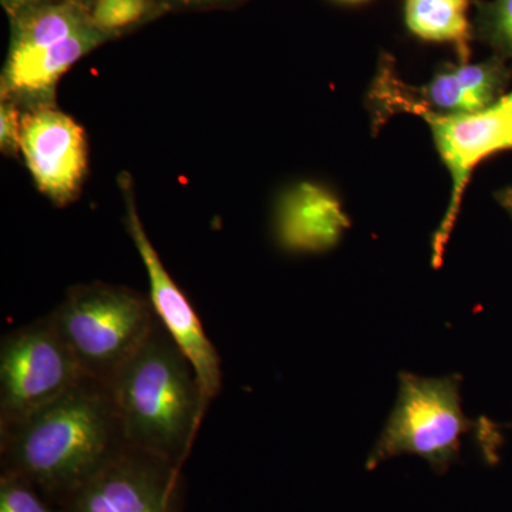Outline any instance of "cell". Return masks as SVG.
I'll return each instance as SVG.
<instances>
[{
  "label": "cell",
  "mask_w": 512,
  "mask_h": 512,
  "mask_svg": "<svg viewBox=\"0 0 512 512\" xmlns=\"http://www.w3.org/2000/svg\"><path fill=\"white\" fill-rule=\"evenodd\" d=\"M124 444L109 387L83 376L56 399L0 426V466L62 508Z\"/></svg>",
  "instance_id": "cell-1"
},
{
  "label": "cell",
  "mask_w": 512,
  "mask_h": 512,
  "mask_svg": "<svg viewBox=\"0 0 512 512\" xmlns=\"http://www.w3.org/2000/svg\"><path fill=\"white\" fill-rule=\"evenodd\" d=\"M106 384L127 446L183 468L211 403L160 319Z\"/></svg>",
  "instance_id": "cell-2"
},
{
  "label": "cell",
  "mask_w": 512,
  "mask_h": 512,
  "mask_svg": "<svg viewBox=\"0 0 512 512\" xmlns=\"http://www.w3.org/2000/svg\"><path fill=\"white\" fill-rule=\"evenodd\" d=\"M84 376L107 383L156 322L150 296L106 282L70 286L50 312Z\"/></svg>",
  "instance_id": "cell-3"
},
{
  "label": "cell",
  "mask_w": 512,
  "mask_h": 512,
  "mask_svg": "<svg viewBox=\"0 0 512 512\" xmlns=\"http://www.w3.org/2000/svg\"><path fill=\"white\" fill-rule=\"evenodd\" d=\"M461 376L399 375L396 404L367 460L373 468L387 458L419 456L446 468L460 453L463 436L473 427L461 404Z\"/></svg>",
  "instance_id": "cell-4"
},
{
  "label": "cell",
  "mask_w": 512,
  "mask_h": 512,
  "mask_svg": "<svg viewBox=\"0 0 512 512\" xmlns=\"http://www.w3.org/2000/svg\"><path fill=\"white\" fill-rule=\"evenodd\" d=\"M512 66L500 56L478 63H446L429 83L412 86L397 74L390 55L380 57L366 107L375 134L397 114L476 113L493 106L510 92Z\"/></svg>",
  "instance_id": "cell-5"
},
{
  "label": "cell",
  "mask_w": 512,
  "mask_h": 512,
  "mask_svg": "<svg viewBox=\"0 0 512 512\" xmlns=\"http://www.w3.org/2000/svg\"><path fill=\"white\" fill-rule=\"evenodd\" d=\"M83 376L50 313L6 333L0 342V426L56 399Z\"/></svg>",
  "instance_id": "cell-6"
},
{
  "label": "cell",
  "mask_w": 512,
  "mask_h": 512,
  "mask_svg": "<svg viewBox=\"0 0 512 512\" xmlns=\"http://www.w3.org/2000/svg\"><path fill=\"white\" fill-rule=\"evenodd\" d=\"M419 117L429 126L451 178L450 201L431 244V264L440 268L471 175L483 161L512 150V89L493 106L476 113H421Z\"/></svg>",
  "instance_id": "cell-7"
},
{
  "label": "cell",
  "mask_w": 512,
  "mask_h": 512,
  "mask_svg": "<svg viewBox=\"0 0 512 512\" xmlns=\"http://www.w3.org/2000/svg\"><path fill=\"white\" fill-rule=\"evenodd\" d=\"M183 468L124 444L62 505L64 512H181Z\"/></svg>",
  "instance_id": "cell-8"
},
{
  "label": "cell",
  "mask_w": 512,
  "mask_h": 512,
  "mask_svg": "<svg viewBox=\"0 0 512 512\" xmlns=\"http://www.w3.org/2000/svg\"><path fill=\"white\" fill-rule=\"evenodd\" d=\"M119 185L126 211L124 224L141 261L146 266L150 286L148 296L153 303L154 312L185 356L191 360L197 370L202 390L211 403L221 392V357L205 333L200 316L192 308L180 286L175 284L174 279L168 274L157 249L148 238L143 221L138 215L136 191L131 175L121 173Z\"/></svg>",
  "instance_id": "cell-9"
},
{
  "label": "cell",
  "mask_w": 512,
  "mask_h": 512,
  "mask_svg": "<svg viewBox=\"0 0 512 512\" xmlns=\"http://www.w3.org/2000/svg\"><path fill=\"white\" fill-rule=\"evenodd\" d=\"M20 154L37 190L53 205L77 201L89 171V144L72 116L56 106L25 111Z\"/></svg>",
  "instance_id": "cell-10"
},
{
  "label": "cell",
  "mask_w": 512,
  "mask_h": 512,
  "mask_svg": "<svg viewBox=\"0 0 512 512\" xmlns=\"http://www.w3.org/2000/svg\"><path fill=\"white\" fill-rule=\"evenodd\" d=\"M109 40L92 23L60 42L6 56L0 76V99L18 104L23 113L56 106V87L63 74Z\"/></svg>",
  "instance_id": "cell-11"
},
{
  "label": "cell",
  "mask_w": 512,
  "mask_h": 512,
  "mask_svg": "<svg viewBox=\"0 0 512 512\" xmlns=\"http://www.w3.org/2000/svg\"><path fill=\"white\" fill-rule=\"evenodd\" d=\"M350 228L342 202L328 188L301 181L282 192L276 202V244L289 254H325L338 247Z\"/></svg>",
  "instance_id": "cell-12"
},
{
  "label": "cell",
  "mask_w": 512,
  "mask_h": 512,
  "mask_svg": "<svg viewBox=\"0 0 512 512\" xmlns=\"http://www.w3.org/2000/svg\"><path fill=\"white\" fill-rule=\"evenodd\" d=\"M470 0H404V23L417 39L453 45L458 62L468 63L474 26Z\"/></svg>",
  "instance_id": "cell-13"
},
{
  "label": "cell",
  "mask_w": 512,
  "mask_h": 512,
  "mask_svg": "<svg viewBox=\"0 0 512 512\" xmlns=\"http://www.w3.org/2000/svg\"><path fill=\"white\" fill-rule=\"evenodd\" d=\"M87 10L94 28L110 40L164 12L154 0H93Z\"/></svg>",
  "instance_id": "cell-14"
},
{
  "label": "cell",
  "mask_w": 512,
  "mask_h": 512,
  "mask_svg": "<svg viewBox=\"0 0 512 512\" xmlns=\"http://www.w3.org/2000/svg\"><path fill=\"white\" fill-rule=\"evenodd\" d=\"M474 32L495 56L512 60V0L477 2Z\"/></svg>",
  "instance_id": "cell-15"
},
{
  "label": "cell",
  "mask_w": 512,
  "mask_h": 512,
  "mask_svg": "<svg viewBox=\"0 0 512 512\" xmlns=\"http://www.w3.org/2000/svg\"><path fill=\"white\" fill-rule=\"evenodd\" d=\"M0 512H64L22 478L0 474Z\"/></svg>",
  "instance_id": "cell-16"
},
{
  "label": "cell",
  "mask_w": 512,
  "mask_h": 512,
  "mask_svg": "<svg viewBox=\"0 0 512 512\" xmlns=\"http://www.w3.org/2000/svg\"><path fill=\"white\" fill-rule=\"evenodd\" d=\"M23 110L13 101L0 99V150L3 156L20 154Z\"/></svg>",
  "instance_id": "cell-17"
},
{
  "label": "cell",
  "mask_w": 512,
  "mask_h": 512,
  "mask_svg": "<svg viewBox=\"0 0 512 512\" xmlns=\"http://www.w3.org/2000/svg\"><path fill=\"white\" fill-rule=\"evenodd\" d=\"M164 10H211L235 8L245 0H154Z\"/></svg>",
  "instance_id": "cell-18"
},
{
  "label": "cell",
  "mask_w": 512,
  "mask_h": 512,
  "mask_svg": "<svg viewBox=\"0 0 512 512\" xmlns=\"http://www.w3.org/2000/svg\"><path fill=\"white\" fill-rule=\"evenodd\" d=\"M49 2V0H2L3 9L8 13L9 18H16L20 13L26 10L35 8V6L42 5V3Z\"/></svg>",
  "instance_id": "cell-19"
},
{
  "label": "cell",
  "mask_w": 512,
  "mask_h": 512,
  "mask_svg": "<svg viewBox=\"0 0 512 512\" xmlns=\"http://www.w3.org/2000/svg\"><path fill=\"white\" fill-rule=\"evenodd\" d=\"M494 197L495 201L498 202V205H500V207L510 215L512 220V184L501 188V190L495 191Z\"/></svg>",
  "instance_id": "cell-20"
},
{
  "label": "cell",
  "mask_w": 512,
  "mask_h": 512,
  "mask_svg": "<svg viewBox=\"0 0 512 512\" xmlns=\"http://www.w3.org/2000/svg\"><path fill=\"white\" fill-rule=\"evenodd\" d=\"M74 2H79V3H82V5H84V6H89L90 3L93 2V0H74Z\"/></svg>",
  "instance_id": "cell-21"
},
{
  "label": "cell",
  "mask_w": 512,
  "mask_h": 512,
  "mask_svg": "<svg viewBox=\"0 0 512 512\" xmlns=\"http://www.w3.org/2000/svg\"><path fill=\"white\" fill-rule=\"evenodd\" d=\"M339 2H343V3H362V2H365V0H339Z\"/></svg>",
  "instance_id": "cell-22"
}]
</instances>
